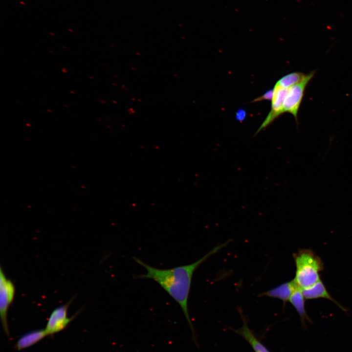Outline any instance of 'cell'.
Masks as SVG:
<instances>
[{
    "instance_id": "obj_1",
    "label": "cell",
    "mask_w": 352,
    "mask_h": 352,
    "mask_svg": "<svg viewBox=\"0 0 352 352\" xmlns=\"http://www.w3.org/2000/svg\"><path fill=\"white\" fill-rule=\"evenodd\" d=\"M228 243V242H225L214 247L203 257L193 263L171 268L155 267L145 263L137 257H133L134 261L146 270L145 274H139L136 277L154 281L178 303L192 331L194 337L195 332L188 308V299L194 273L209 257L217 253Z\"/></svg>"
},
{
    "instance_id": "obj_2",
    "label": "cell",
    "mask_w": 352,
    "mask_h": 352,
    "mask_svg": "<svg viewBox=\"0 0 352 352\" xmlns=\"http://www.w3.org/2000/svg\"><path fill=\"white\" fill-rule=\"evenodd\" d=\"M296 266L294 281L301 289L311 286L320 280L323 269L321 258L310 249H301L293 255Z\"/></svg>"
},
{
    "instance_id": "obj_3",
    "label": "cell",
    "mask_w": 352,
    "mask_h": 352,
    "mask_svg": "<svg viewBox=\"0 0 352 352\" xmlns=\"http://www.w3.org/2000/svg\"><path fill=\"white\" fill-rule=\"evenodd\" d=\"M315 71L307 74L306 77L300 82L288 88L287 94L284 103V112L291 114L298 124V114L303 98L305 89L313 77Z\"/></svg>"
},
{
    "instance_id": "obj_4",
    "label": "cell",
    "mask_w": 352,
    "mask_h": 352,
    "mask_svg": "<svg viewBox=\"0 0 352 352\" xmlns=\"http://www.w3.org/2000/svg\"><path fill=\"white\" fill-rule=\"evenodd\" d=\"M16 292L13 282L5 275L2 267L0 268V315L1 322L5 333L9 336L7 314L13 303Z\"/></svg>"
},
{
    "instance_id": "obj_5",
    "label": "cell",
    "mask_w": 352,
    "mask_h": 352,
    "mask_svg": "<svg viewBox=\"0 0 352 352\" xmlns=\"http://www.w3.org/2000/svg\"><path fill=\"white\" fill-rule=\"evenodd\" d=\"M73 299L74 297L67 303L58 307L52 311L45 328L47 335L62 330L74 318L75 316L70 318L67 316L68 307Z\"/></svg>"
},
{
    "instance_id": "obj_6",
    "label": "cell",
    "mask_w": 352,
    "mask_h": 352,
    "mask_svg": "<svg viewBox=\"0 0 352 352\" xmlns=\"http://www.w3.org/2000/svg\"><path fill=\"white\" fill-rule=\"evenodd\" d=\"M274 94L271 100V109L263 123L255 133L257 134L260 131L266 128L273 121L284 113V103L288 91V88L274 86Z\"/></svg>"
},
{
    "instance_id": "obj_7",
    "label": "cell",
    "mask_w": 352,
    "mask_h": 352,
    "mask_svg": "<svg viewBox=\"0 0 352 352\" xmlns=\"http://www.w3.org/2000/svg\"><path fill=\"white\" fill-rule=\"evenodd\" d=\"M306 300L324 298L335 303L342 309L346 310L330 294L322 281L320 279L315 284L307 288L301 289Z\"/></svg>"
},
{
    "instance_id": "obj_8",
    "label": "cell",
    "mask_w": 352,
    "mask_h": 352,
    "mask_svg": "<svg viewBox=\"0 0 352 352\" xmlns=\"http://www.w3.org/2000/svg\"><path fill=\"white\" fill-rule=\"evenodd\" d=\"M299 288L293 280L284 283L265 292L262 293L260 296L277 298L283 302L285 304L295 290Z\"/></svg>"
},
{
    "instance_id": "obj_9",
    "label": "cell",
    "mask_w": 352,
    "mask_h": 352,
    "mask_svg": "<svg viewBox=\"0 0 352 352\" xmlns=\"http://www.w3.org/2000/svg\"><path fill=\"white\" fill-rule=\"evenodd\" d=\"M235 331L244 338L255 352H270L255 336L244 319L242 326Z\"/></svg>"
},
{
    "instance_id": "obj_10",
    "label": "cell",
    "mask_w": 352,
    "mask_h": 352,
    "mask_svg": "<svg viewBox=\"0 0 352 352\" xmlns=\"http://www.w3.org/2000/svg\"><path fill=\"white\" fill-rule=\"evenodd\" d=\"M47 334L44 330H35L28 332L22 337L17 341L16 348L19 350H21L36 344Z\"/></svg>"
},
{
    "instance_id": "obj_11",
    "label": "cell",
    "mask_w": 352,
    "mask_h": 352,
    "mask_svg": "<svg viewBox=\"0 0 352 352\" xmlns=\"http://www.w3.org/2000/svg\"><path fill=\"white\" fill-rule=\"evenodd\" d=\"M305 300L301 288H298L292 293L289 300L301 317L302 322L306 320H309L306 311Z\"/></svg>"
},
{
    "instance_id": "obj_12",
    "label": "cell",
    "mask_w": 352,
    "mask_h": 352,
    "mask_svg": "<svg viewBox=\"0 0 352 352\" xmlns=\"http://www.w3.org/2000/svg\"><path fill=\"white\" fill-rule=\"evenodd\" d=\"M307 74L300 72H293L284 75L279 79L275 86L288 88L291 86L300 82L306 77Z\"/></svg>"
},
{
    "instance_id": "obj_13",
    "label": "cell",
    "mask_w": 352,
    "mask_h": 352,
    "mask_svg": "<svg viewBox=\"0 0 352 352\" xmlns=\"http://www.w3.org/2000/svg\"><path fill=\"white\" fill-rule=\"evenodd\" d=\"M274 88L269 89L265 91L262 95L254 99L252 102H257L263 100H271L273 98Z\"/></svg>"
},
{
    "instance_id": "obj_14",
    "label": "cell",
    "mask_w": 352,
    "mask_h": 352,
    "mask_svg": "<svg viewBox=\"0 0 352 352\" xmlns=\"http://www.w3.org/2000/svg\"><path fill=\"white\" fill-rule=\"evenodd\" d=\"M246 115L247 112L245 110L243 109H239L236 112L235 118L238 121L242 122L245 119Z\"/></svg>"
}]
</instances>
